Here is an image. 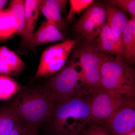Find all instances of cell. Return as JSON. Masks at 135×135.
<instances>
[{"mask_svg":"<svg viewBox=\"0 0 135 135\" xmlns=\"http://www.w3.org/2000/svg\"><path fill=\"white\" fill-rule=\"evenodd\" d=\"M105 8L98 3H92L76 24L77 31L88 40L98 36L106 22Z\"/></svg>","mask_w":135,"mask_h":135,"instance_id":"cell-8","label":"cell"},{"mask_svg":"<svg viewBox=\"0 0 135 135\" xmlns=\"http://www.w3.org/2000/svg\"><path fill=\"white\" fill-rule=\"evenodd\" d=\"M91 93L86 90L57 103L52 118L56 131L62 135L79 134L91 121Z\"/></svg>","mask_w":135,"mask_h":135,"instance_id":"cell-1","label":"cell"},{"mask_svg":"<svg viewBox=\"0 0 135 135\" xmlns=\"http://www.w3.org/2000/svg\"><path fill=\"white\" fill-rule=\"evenodd\" d=\"M104 55L94 46L86 45L73 56L82 66L86 84L89 90L100 89L101 70Z\"/></svg>","mask_w":135,"mask_h":135,"instance_id":"cell-7","label":"cell"},{"mask_svg":"<svg viewBox=\"0 0 135 135\" xmlns=\"http://www.w3.org/2000/svg\"><path fill=\"white\" fill-rule=\"evenodd\" d=\"M37 125L28 124V131L27 135H37Z\"/></svg>","mask_w":135,"mask_h":135,"instance_id":"cell-25","label":"cell"},{"mask_svg":"<svg viewBox=\"0 0 135 135\" xmlns=\"http://www.w3.org/2000/svg\"><path fill=\"white\" fill-rule=\"evenodd\" d=\"M43 88L55 103H57L89 90L86 84L82 66L73 57L48 81Z\"/></svg>","mask_w":135,"mask_h":135,"instance_id":"cell-3","label":"cell"},{"mask_svg":"<svg viewBox=\"0 0 135 135\" xmlns=\"http://www.w3.org/2000/svg\"><path fill=\"white\" fill-rule=\"evenodd\" d=\"M135 102L121 107L113 114L105 127L111 135H126L135 129Z\"/></svg>","mask_w":135,"mask_h":135,"instance_id":"cell-9","label":"cell"},{"mask_svg":"<svg viewBox=\"0 0 135 135\" xmlns=\"http://www.w3.org/2000/svg\"><path fill=\"white\" fill-rule=\"evenodd\" d=\"M98 36L97 48L99 52H107L123 58L122 44L116 39L106 22Z\"/></svg>","mask_w":135,"mask_h":135,"instance_id":"cell-13","label":"cell"},{"mask_svg":"<svg viewBox=\"0 0 135 135\" xmlns=\"http://www.w3.org/2000/svg\"><path fill=\"white\" fill-rule=\"evenodd\" d=\"M16 33L14 21L8 9L0 11V39L5 40Z\"/></svg>","mask_w":135,"mask_h":135,"instance_id":"cell-20","label":"cell"},{"mask_svg":"<svg viewBox=\"0 0 135 135\" xmlns=\"http://www.w3.org/2000/svg\"><path fill=\"white\" fill-rule=\"evenodd\" d=\"M105 8L106 23L116 39L122 43V35L129 20L124 12L115 6L109 4Z\"/></svg>","mask_w":135,"mask_h":135,"instance_id":"cell-15","label":"cell"},{"mask_svg":"<svg viewBox=\"0 0 135 135\" xmlns=\"http://www.w3.org/2000/svg\"><path fill=\"white\" fill-rule=\"evenodd\" d=\"M81 132L83 135H111L107 128L103 125L94 124L84 128Z\"/></svg>","mask_w":135,"mask_h":135,"instance_id":"cell-23","label":"cell"},{"mask_svg":"<svg viewBox=\"0 0 135 135\" xmlns=\"http://www.w3.org/2000/svg\"><path fill=\"white\" fill-rule=\"evenodd\" d=\"M63 34L52 23L45 22L42 23L36 31L34 32L28 47L33 50L36 46L64 40Z\"/></svg>","mask_w":135,"mask_h":135,"instance_id":"cell-12","label":"cell"},{"mask_svg":"<svg viewBox=\"0 0 135 135\" xmlns=\"http://www.w3.org/2000/svg\"><path fill=\"white\" fill-rule=\"evenodd\" d=\"M41 1L26 0L25 2V19L23 35L22 38V46L28 47L34 33V30L40 12Z\"/></svg>","mask_w":135,"mask_h":135,"instance_id":"cell-10","label":"cell"},{"mask_svg":"<svg viewBox=\"0 0 135 135\" xmlns=\"http://www.w3.org/2000/svg\"><path fill=\"white\" fill-rule=\"evenodd\" d=\"M28 131V125L22 119L17 122L8 135H27Z\"/></svg>","mask_w":135,"mask_h":135,"instance_id":"cell-24","label":"cell"},{"mask_svg":"<svg viewBox=\"0 0 135 135\" xmlns=\"http://www.w3.org/2000/svg\"><path fill=\"white\" fill-rule=\"evenodd\" d=\"M123 57L131 64L135 61V18H131L122 35Z\"/></svg>","mask_w":135,"mask_h":135,"instance_id":"cell-16","label":"cell"},{"mask_svg":"<svg viewBox=\"0 0 135 135\" xmlns=\"http://www.w3.org/2000/svg\"><path fill=\"white\" fill-rule=\"evenodd\" d=\"M55 101L44 88L23 89L11 107L22 120L38 125L52 118Z\"/></svg>","mask_w":135,"mask_h":135,"instance_id":"cell-2","label":"cell"},{"mask_svg":"<svg viewBox=\"0 0 135 135\" xmlns=\"http://www.w3.org/2000/svg\"><path fill=\"white\" fill-rule=\"evenodd\" d=\"M109 5L120 8L128 12L131 18H135V0H111Z\"/></svg>","mask_w":135,"mask_h":135,"instance_id":"cell-22","label":"cell"},{"mask_svg":"<svg viewBox=\"0 0 135 135\" xmlns=\"http://www.w3.org/2000/svg\"><path fill=\"white\" fill-rule=\"evenodd\" d=\"M77 39H69L47 48L41 57L34 79L47 78L58 72L65 65Z\"/></svg>","mask_w":135,"mask_h":135,"instance_id":"cell-6","label":"cell"},{"mask_svg":"<svg viewBox=\"0 0 135 135\" xmlns=\"http://www.w3.org/2000/svg\"><path fill=\"white\" fill-rule=\"evenodd\" d=\"M21 119L11 107L0 108V135H8Z\"/></svg>","mask_w":135,"mask_h":135,"instance_id":"cell-18","label":"cell"},{"mask_svg":"<svg viewBox=\"0 0 135 135\" xmlns=\"http://www.w3.org/2000/svg\"><path fill=\"white\" fill-rule=\"evenodd\" d=\"M79 135V134H75V135Z\"/></svg>","mask_w":135,"mask_h":135,"instance_id":"cell-28","label":"cell"},{"mask_svg":"<svg viewBox=\"0 0 135 135\" xmlns=\"http://www.w3.org/2000/svg\"><path fill=\"white\" fill-rule=\"evenodd\" d=\"M93 0H71L70 9L67 19L70 20L76 15H79L94 2Z\"/></svg>","mask_w":135,"mask_h":135,"instance_id":"cell-21","label":"cell"},{"mask_svg":"<svg viewBox=\"0 0 135 135\" xmlns=\"http://www.w3.org/2000/svg\"><path fill=\"white\" fill-rule=\"evenodd\" d=\"M68 2L66 0H44L41 1L40 10L47 19L57 28L64 26V20L61 13Z\"/></svg>","mask_w":135,"mask_h":135,"instance_id":"cell-14","label":"cell"},{"mask_svg":"<svg viewBox=\"0 0 135 135\" xmlns=\"http://www.w3.org/2000/svg\"><path fill=\"white\" fill-rule=\"evenodd\" d=\"M25 88L9 75L0 74L1 101L8 100L17 92Z\"/></svg>","mask_w":135,"mask_h":135,"instance_id":"cell-19","label":"cell"},{"mask_svg":"<svg viewBox=\"0 0 135 135\" xmlns=\"http://www.w3.org/2000/svg\"><path fill=\"white\" fill-rule=\"evenodd\" d=\"M135 71L122 58L104 54L100 89L126 95L134 99Z\"/></svg>","mask_w":135,"mask_h":135,"instance_id":"cell-4","label":"cell"},{"mask_svg":"<svg viewBox=\"0 0 135 135\" xmlns=\"http://www.w3.org/2000/svg\"><path fill=\"white\" fill-rule=\"evenodd\" d=\"M8 1H1L0 0V11L3 9V8L5 7Z\"/></svg>","mask_w":135,"mask_h":135,"instance_id":"cell-26","label":"cell"},{"mask_svg":"<svg viewBox=\"0 0 135 135\" xmlns=\"http://www.w3.org/2000/svg\"><path fill=\"white\" fill-rule=\"evenodd\" d=\"M126 135H135V129Z\"/></svg>","mask_w":135,"mask_h":135,"instance_id":"cell-27","label":"cell"},{"mask_svg":"<svg viewBox=\"0 0 135 135\" xmlns=\"http://www.w3.org/2000/svg\"><path fill=\"white\" fill-rule=\"evenodd\" d=\"M14 23L16 33L21 38L23 35L25 19V2L22 0L11 1L8 8Z\"/></svg>","mask_w":135,"mask_h":135,"instance_id":"cell-17","label":"cell"},{"mask_svg":"<svg viewBox=\"0 0 135 135\" xmlns=\"http://www.w3.org/2000/svg\"><path fill=\"white\" fill-rule=\"evenodd\" d=\"M25 68L24 62L14 51L6 46L0 47V74L17 76Z\"/></svg>","mask_w":135,"mask_h":135,"instance_id":"cell-11","label":"cell"},{"mask_svg":"<svg viewBox=\"0 0 135 135\" xmlns=\"http://www.w3.org/2000/svg\"><path fill=\"white\" fill-rule=\"evenodd\" d=\"M89 90L91 121L95 124L106 125L119 109L135 102L134 99L117 92L101 89Z\"/></svg>","mask_w":135,"mask_h":135,"instance_id":"cell-5","label":"cell"}]
</instances>
